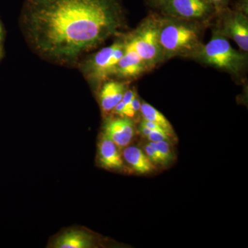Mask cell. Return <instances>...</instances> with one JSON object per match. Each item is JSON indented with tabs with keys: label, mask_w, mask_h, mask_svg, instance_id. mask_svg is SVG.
I'll return each instance as SVG.
<instances>
[{
	"label": "cell",
	"mask_w": 248,
	"mask_h": 248,
	"mask_svg": "<svg viewBox=\"0 0 248 248\" xmlns=\"http://www.w3.org/2000/svg\"><path fill=\"white\" fill-rule=\"evenodd\" d=\"M148 6L162 16L210 24L217 11L205 0H146Z\"/></svg>",
	"instance_id": "6"
},
{
	"label": "cell",
	"mask_w": 248,
	"mask_h": 248,
	"mask_svg": "<svg viewBox=\"0 0 248 248\" xmlns=\"http://www.w3.org/2000/svg\"><path fill=\"white\" fill-rule=\"evenodd\" d=\"M159 15L154 12L143 19L135 30L125 35L150 71L165 62L159 41Z\"/></svg>",
	"instance_id": "4"
},
{
	"label": "cell",
	"mask_w": 248,
	"mask_h": 248,
	"mask_svg": "<svg viewBox=\"0 0 248 248\" xmlns=\"http://www.w3.org/2000/svg\"><path fill=\"white\" fill-rule=\"evenodd\" d=\"M140 131L141 132L143 136L147 137L148 135H150V134L151 133V132L153 131V130H151V129L146 128V127L143 126L141 124H140Z\"/></svg>",
	"instance_id": "21"
},
{
	"label": "cell",
	"mask_w": 248,
	"mask_h": 248,
	"mask_svg": "<svg viewBox=\"0 0 248 248\" xmlns=\"http://www.w3.org/2000/svg\"><path fill=\"white\" fill-rule=\"evenodd\" d=\"M148 140L153 142L160 141H170V137L166 134L160 133L157 131H152L150 135L146 137Z\"/></svg>",
	"instance_id": "17"
},
{
	"label": "cell",
	"mask_w": 248,
	"mask_h": 248,
	"mask_svg": "<svg viewBox=\"0 0 248 248\" xmlns=\"http://www.w3.org/2000/svg\"><path fill=\"white\" fill-rule=\"evenodd\" d=\"M19 23L34 53L68 66L120 35L125 17L120 0H24Z\"/></svg>",
	"instance_id": "1"
},
{
	"label": "cell",
	"mask_w": 248,
	"mask_h": 248,
	"mask_svg": "<svg viewBox=\"0 0 248 248\" xmlns=\"http://www.w3.org/2000/svg\"><path fill=\"white\" fill-rule=\"evenodd\" d=\"M99 159L105 169L118 170L123 168L124 161L118 146L104 135L99 144Z\"/></svg>",
	"instance_id": "11"
},
{
	"label": "cell",
	"mask_w": 248,
	"mask_h": 248,
	"mask_svg": "<svg viewBox=\"0 0 248 248\" xmlns=\"http://www.w3.org/2000/svg\"><path fill=\"white\" fill-rule=\"evenodd\" d=\"M118 146L124 148L128 146L135 136V125L128 117H112L106 121L104 134Z\"/></svg>",
	"instance_id": "9"
},
{
	"label": "cell",
	"mask_w": 248,
	"mask_h": 248,
	"mask_svg": "<svg viewBox=\"0 0 248 248\" xmlns=\"http://www.w3.org/2000/svg\"><path fill=\"white\" fill-rule=\"evenodd\" d=\"M129 83L130 81L113 79L102 83L99 87V99L103 112L108 114L113 111L128 89Z\"/></svg>",
	"instance_id": "10"
},
{
	"label": "cell",
	"mask_w": 248,
	"mask_h": 248,
	"mask_svg": "<svg viewBox=\"0 0 248 248\" xmlns=\"http://www.w3.org/2000/svg\"><path fill=\"white\" fill-rule=\"evenodd\" d=\"M141 102H140L138 97V94H137V95L133 98V101H132L131 104H130V108H131V110H133L135 115H136L138 112L141 111Z\"/></svg>",
	"instance_id": "20"
},
{
	"label": "cell",
	"mask_w": 248,
	"mask_h": 248,
	"mask_svg": "<svg viewBox=\"0 0 248 248\" xmlns=\"http://www.w3.org/2000/svg\"><path fill=\"white\" fill-rule=\"evenodd\" d=\"M205 1L213 5L216 9L217 12H218V11L228 7L230 0H205Z\"/></svg>",
	"instance_id": "19"
},
{
	"label": "cell",
	"mask_w": 248,
	"mask_h": 248,
	"mask_svg": "<svg viewBox=\"0 0 248 248\" xmlns=\"http://www.w3.org/2000/svg\"><path fill=\"white\" fill-rule=\"evenodd\" d=\"M144 153L153 164H162L160 157L156 142L151 141L144 147Z\"/></svg>",
	"instance_id": "16"
},
{
	"label": "cell",
	"mask_w": 248,
	"mask_h": 248,
	"mask_svg": "<svg viewBox=\"0 0 248 248\" xmlns=\"http://www.w3.org/2000/svg\"><path fill=\"white\" fill-rule=\"evenodd\" d=\"M94 239L91 234L81 231L63 233L55 240L53 247L57 248H89L93 247Z\"/></svg>",
	"instance_id": "12"
},
{
	"label": "cell",
	"mask_w": 248,
	"mask_h": 248,
	"mask_svg": "<svg viewBox=\"0 0 248 248\" xmlns=\"http://www.w3.org/2000/svg\"><path fill=\"white\" fill-rule=\"evenodd\" d=\"M125 52L116 66L113 78L117 79L130 81L136 79L150 71L146 63L125 37Z\"/></svg>",
	"instance_id": "8"
},
{
	"label": "cell",
	"mask_w": 248,
	"mask_h": 248,
	"mask_svg": "<svg viewBox=\"0 0 248 248\" xmlns=\"http://www.w3.org/2000/svg\"><path fill=\"white\" fill-rule=\"evenodd\" d=\"M125 37L122 35L109 46L93 54L81 65L86 79L98 88L107 79H112L116 66L125 52Z\"/></svg>",
	"instance_id": "5"
},
{
	"label": "cell",
	"mask_w": 248,
	"mask_h": 248,
	"mask_svg": "<svg viewBox=\"0 0 248 248\" xmlns=\"http://www.w3.org/2000/svg\"><path fill=\"white\" fill-rule=\"evenodd\" d=\"M1 56H2V50H1V48H0V59H1Z\"/></svg>",
	"instance_id": "23"
},
{
	"label": "cell",
	"mask_w": 248,
	"mask_h": 248,
	"mask_svg": "<svg viewBox=\"0 0 248 248\" xmlns=\"http://www.w3.org/2000/svg\"><path fill=\"white\" fill-rule=\"evenodd\" d=\"M2 36H3V30L2 28H1V24H0V42L2 40Z\"/></svg>",
	"instance_id": "22"
},
{
	"label": "cell",
	"mask_w": 248,
	"mask_h": 248,
	"mask_svg": "<svg viewBox=\"0 0 248 248\" xmlns=\"http://www.w3.org/2000/svg\"><path fill=\"white\" fill-rule=\"evenodd\" d=\"M141 124L142 125H143V126L151 129V130H153V131L160 132V133H162L168 135V133L165 131L164 128H161V127L159 125H158V124L153 123V122H150V121L146 120H144V119H143V120L141 121Z\"/></svg>",
	"instance_id": "18"
},
{
	"label": "cell",
	"mask_w": 248,
	"mask_h": 248,
	"mask_svg": "<svg viewBox=\"0 0 248 248\" xmlns=\"http://www.w3.org/2000/svg\"><path fill=\"white\" fill-rule=\"evenodd\" d=\"M159 15V41L164 61L176 57L192 58L203 45L208 24Z\"/></svg>",
	"instance_id": "2"
},
{
	"label": "cell",
	"mask_w": 248,
	"mask_h": 248,
	"mask_svg": "<svg viewBox=\"0 0 248 248\" xmlns=\"http://www.w3.org/2000/svg\"><path fill=\"white\" fill-rule=\"evenodd\" d=\"M156 144L162 164H168L173 159L172 152L169 141H160L156 142Z\"/></svg>",
	"instance_id": "15"
},
{
	"label": "cell",
	"mask_w": 248,
	"mask_h": 248,
	"mask_svg": "<svg viewBox=\"0 0 248 248\" xmlns=\"http://www.w3.org/2000/svg\"><path fill=\"white\" fill-rule=\"evenodd\" d=\"M140 112H141L143 119L158 124L161 128L164 129L165 131L170 137L173 136L174 130H173L172 125L170 123L169 121L161 112L156 110L151 104L146 102L142 103Z\"/></svg>",
	"instance_id": "14"
},
{
	"label": "cell",
	"mask_w": 248,
	"mask_h": 248,
	"mask_svg": "<svg viewBox=\"0 0 248 248\" xmlns=\"http://www.w3.org/2000/svg\"><path fill=\"white\" fill-rule=\"evenodd\" d=\"M123 157L130 167L140 174H146L155 169L154 164L142 150L136 146L125 147Z\"/></svg>",
	"instance_id": "13"
},
{
	"label": "cell",
	"mask_w": 248,
	"mask_h": 248,
	"mask_svg": "<svg viewBox=\"0 0 248 248\" xmlns=\"http://www.w3.org/2000/svg\"><path fill=\"white\" fill-rule=\"evenodd\" d=\"M191 59L234 77L241 76L248 65L247 54L233 48L228 39L215 28L212 29L210 41L203 44Z\"/></svg>",
	"instance_id": "3"
},
{
	"label": "cell",
	"mask_w": 248,
	"mask_h": 248,
	"mask_svg": "<svg viewBox=\"0 0 248 248\" xmlns=\"http://www.w3.org/2000/svg\"><path fill=\"white\" fill-rule=\"evenodd\" d=\"M217 24L213 28L236 42L244 53L248 51V12L237 9L225 8L217 12Z\"/></svg>",
	"instance_id": "7"
}]
</instances>
